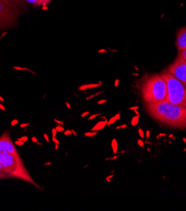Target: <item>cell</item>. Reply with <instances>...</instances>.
Returning a JSON list of instances; mask_svg holds the SVG:
<instances>
[{
  "instance_id": "cell-9",
  "label": "cell",
  "mask_w": 186,
  "mask_h": 211,
  "mask_svg": "<svg viewBox=\"0 0 186 211\" xmlns=\"http://www.w3.org/2000/svg\"><path fill=\"white\" fill-rule=\"evenodd\" d=\"M175 45L179 51H182L186 48V27L178 30Z\"/></svg>"
},
{
  "instance_id": "cell-39",
  "label": "cell",
  "mask_w": 186,
  "mask_h": 211,
  "mask_svg": "<svg viewBox=\"0 0 186 211\" xmlns=\"http://www.w3.org/2000/svg\"><path fill=\"white\" fill-rule=\"evenodd\" d=\"M106 99H102V100H100V101L97 102L98 104H105V103H106Z\"/></svg>"
},
{
  "instance_id": "cell-50",
  "label": "cell",
  "mask_w": 186,
  "mask_h": 211,
  "mask_svg": "<svg viewBox=\"0 0 186 211\" xmlns=\"http://www.w3.org/2000/svg\"><path fill=\"white\" fill-rule=\"evenodd\" d=\"M101 118H102V119H103V120H107V119H106V117H105V116H102Z\"/></svg>"
},
{
  "instance_id": "cell-47",
  "label": "cell",
  "mask_w": 186,
  "mask_h": 211,
  "mask_svg": "<svg viewBox=\"0 0 186 211\" xmlns=\"http://www.w3.org/2000/svg\"><path fill=\"white\" fill-rule=\"evenodd\" d=\"M59 146H60V145H57V144H55V151H58V149H59Z\"/></svg>"
},
{
  "instance_id": "cell-34",
  "label": "cell",
  "mask_w": 186,
  "mask_h": 211,
  "mask_svg": "<svg viewBox=\"0 0 186 211\" xmlns=\"http://www.w3.org/2000/svg\"><path fill=\"white\" fill-rule=\"evenodd\" d=\"M18 123H19V120H18V119H13L12 122H11V125H12V126H14V125H17Z\"/></svg>"
},
{
  "instance_id": "cell-51",
  "label": "cell",
  "mask_w": 186,
  "mask_h": 211,
  "mask_svg": "<svg viewBox=\"0 0 186 211\" xmlns=\"http://www.w3.org/2000/svg\"><path fill=\"white\" fill-rule=\"evenodd\" d=\"M118 85V80H116V83H115V86L117 87Z\"/></svg>"
},
{
  "instance_id": "cell-19",
  "label": "cell",
  "mask_w": 186,
  "mask_h": 211,
  "mask_svg": "<svg viewBox=\"0 0 186 211\" xmlns=\"http://www.w3.org/2000/svg\"><path fill=\"white\" fill-rule=\"evenodd\" d=\"M101 115H102V114H101V113H97V114H92V115H91V116L89 117L88 120H92V119H94L95 118H97V117H99V116H101Z\"/></svg>"
},
{
  "instance_id": "cell-15",
  "label": "cell",
  "mask_w": 186,
  "mask_h": 211,
  "mask_svg": "<svg viewBox=\"0 0 186 211\" xmlns=\"http://www.w3.org/2000/svg\"><path fill=\"white\" fill-rule=\"evenodd\" d=\"M13 69H15V70H19V71H29L30 72H31V73H33V74H34V75H36V73L34 72H33V71H31V70H30L29 68H19V67H13Z\"/></svg>"
},
{
  "instance_id": "cell-18",
  "label": "cell",
  "mask_w": 186,
  "mask_h": 211,
  "mask_svg": "<svg viewBox=\"0 0 186 211\" xmlns=\"http://www.w3.org/2000/svg\"><path fill=\"white\" fill-rule=\"evenodd\" d=\"M55 129H56L57 132H64V131H65L63 125H58L57 126L55 127Z\"/></svg>"
},
{
  "instance_id": "cell-26",
  "label": "cell",
  "mask_w": 186,
  "mask_h": 211,
  "mask_svg": "<svg viewBox=\"0 0 186 211\" xmlns=\"http://www.w3.org/2000/svg\"><path fill=\"white\" fill-rule=\"evenodd\" d=\"M127 125L124 124V125H119V126L116 127V130H122V129H125V128H127Z\"/></svg>"
},
{
  "instance_id": "cell-53",
  "label": "cell",
  "mask_w": 186,
  "mask_h": 211,
  "mask_svg": "<svg viewBox=\"0 0 186 211\" xmlns=\"http://www.w3.org/2000/svg\"><path fill=\"white\" fill-rule=\"evenodd\" d=\"M169 138H173V135H169Z\"/></svg>"
},
{
  "instance_id": "cell-21",
  "label": "cell",
  "mask_w": 186,
  "mask_h": 211,
  "mask_svg": "<svg viewBox=\"0 0 186 211\" xmlns=\"http://www.w3.org/2000/svg\"><path fill=\"white\" fill-rule=\"evenodd\" d=\"M102 93H103V92H99V93H95V94H93V95H92V96H89V97L86 98V100H90V99H92V98H93L98 96L99 94H102Z\"/></svg>"
},
{
  "instance_id": "cell-14",
  "label": "cell",
  "mask_w": 186,
  "mask_h": 211,
  "mask_svg": "<svg viewBox=\"0 0 186 211\" xmlns=\"http://www.w3.org/2000/svg\"><path fill=\"white\" fill-rule=\"evenodd\" d=\"M139 116H134L133 118L132 119V120H131V125H132V126H135V125H137L138 124V122H139Z\"/></svg>"
},
{
  "instance_id": "cell-41",
  "label": "cell",
  "mask_w": 186,
  "mask_h": 211,
  "mask_svg": "<svg viewBox=\"0 0 186 211\" xmlns=\"http://www.w3.org/2000/svg\"><path fill=\"white\" fill-rule=\"evenodd\" d=\"M166 135V134H164V133H160V134H158V135L156 137V139L158 140L159 137H164V136H165Z\"/></svg>"
},
{
  "instance_id": "cell-27",
  "label": "cell",
  "mask_w": 186,
  "mask_h": 211,
  "mask_svg": "<svg viewBox=\"0 0 186 211\" xmlns=\"http://www.w3.org/2000/svg\"><path fill=\"white\" fill-rule=\"evenodd\" d=\"M71 134H72L71 130H66V131H64V135H66V136H68V135H71Z\"/></svg>"
},
{
  "instance_id": "cell-46",
  "label": "cell",
  "mask_w": 186,
  "mask_h": 211,
  "mask_svg": "<svg viewBox=\"0 0 186 211\" xmlns=\"http://www.w3.org/2000/svg\"><path fill=\"white\" fill-rule=\"evenodd\" d=\"M0 178H7V177L5 175H4L3 173H0Z\"/></svg>"
},
{
  "instance_id": "cell-33",
  "label": "cell",
  "mask_w": 186,
  "mask_h": 211,
  "mask_svg": "<svg viewBox=\"0 0 186 211\" xmlns=\"http://www.w3.org/2000/svg\"><path fill=\"white\" fill-rule=\"evenodd\" d=\"M86 89H87V85H83V86L79 87V90L80 91H83V90H86Z\"/></svg>"
},
{
  "instance_id": "cell-37",
  "label": "cell",
  "mask_w": 186,
  "mask_h": 211,
  "mask_svg": "<svg viewBox=\"0 0 186 211\" xmlns=\"http://www.w3.org/2000/svg\"><path fill=\"white\" fill-rule=\"evenodd\" d=\"M89 114H90V112H89V111H86V112H84L83 114L80 115V117H81V118H84V117H86V115H89Z\"/></svg>"
},
{
  "instance_id": "cell-25",
  "label": "cell",
  "mask_w": 186,
  "mask_h": 211,
  "mask_svg": "<svg viewBox=\"0 0 186 211\" xmlns=\"http://www.w3.org/2000/svg\"><path fill=\"white\" fill-rule=\"evenodd\" d=\"M113 177H114V174H111V175H109V176H107V177H106V181L107 182H112L111 179H112Z\"/></svg>"
},
{
  "instance_id": "cell-12",
  "label": "cell",
  "mask_w": 186,
  "mask_h": 211,
  "mask_svg": "<svg viewBox=\"0 0 186 211\" xmlns=\"http://www.w3.org/2000/svg\"><path fill=\"white\" fill-rule=\"evenodd\" d=\"M112 152L114 153V155L118 154V140L116 139H112Z\"/></svg>"
},
{
  "instance_id": "cell-43",
  "label": "cell",
  "mask_w": 186,
  "mask_h": 211,
  "mask_svg": "<svg viewBox=\"0 0 186 211\" xmlns=\"http://www.w3.org/2000/svg\"><path fill=\"white\" fill-rule=\"evenodd\" d=\"M0 110H3V111H5L6 110V109H5V107L2 104H0Z\"/></svg>"
},
{
  "instance_id": "cell-52",
  "label": "cell",
  "mask_w": 186,
  "mask_h": 211,
  "mask_svg": "<svg viewBox=\"0 0 186 211\" xmlns=\"http://www.w3.org/2000/svg\"><path fill=\"white\" fill-rule=\"evenodd\" d=\"M37 145H39V146H43V144L42 143H39V142H37Z\"/></svg>"
},
{
  "instance_id": "cell-3",
  "label": "cell",
  "mask_w": 186,
  "mask_h": 211,
  "mask_svg": "<svg viewBox=\"0 0 186 211\" xmlns=\"http://www.w3.org/2000/svg\"><path fill=\"white\" fill-rule=\"evenodd\" d=\"M140 91L146 104H156L166 100V83L161 73L145 77L141 83Z\"/></svg>"
},
{
  "instance_id": "cell-48",
  "label": "cell",
  "mask_w": 186,
  "mask_h": 211,
  "mask_svg": "<svg viewBox=\"0 0 186 211\" xmlns=\"http://www.w3.org/2000/svg\"><path fill=\"white\" fill-rule=\"evenodd\" d=\"M134 112H135V114H137V116H139V117H140V114L138 113V110H134Z\"/></svg>"
},
{
  "instance_id": "cell-31",
  "label": "cell",
  "mask_w": 186,
  "mask_h": 211,
  "mask_svg": "<svg viewBox=\"0 0 186 211\" xmlns=\"http://www.w3.org/2000/svg\"><path fill=\"white\" fill-rule=\"evenodd\" d=\"M52 140H53V142L55 144H57V145H60V140L58 139H56V137H52Z\"/></svg>"
},
{
  "instance_id": "cell-7",
  "label": "cell",
  "mask_w": 186,
  "mask_h": 211,
  "mask_svg": "<svg viewBox=\"0 0 186 211\" xmlns=\"http://www.w3.org/2000/svg\"><path fill=\"white\" fill-rule=\"evenodd\" d=\"M0 151H5L12 154H18L15 146L13 145L10 139L9 131H6L5 133H4V135L0 137Z\"/></svg>"
},
{
  "instance_id": "cell-36",
  "label": "cell",
  "mask_w": 186,
  "mask_h": 211,
  "mask_svg": "<svg viewBox=\"0 0 186 211\" xmlns=\"http://www.w3.org/2000/svg\"><path fill=\"white\" fill-rule=\"evenodd\" d=\"M43 135H44V138H45V140H46V142H48V143H49V142H50V139H49V136H48V135H47L46 133H45V134H44Z\"/></svg>"
},
{
  "instance_id": "cell-5",
  "label": "cell",
  "mask_w": 186,
  "mask_h": 211,
  "mask_svg": "<svg viewBox=\"0 0 186 211\" xmlns=\"http://www.w3.org/2000/svg\"><path fill=\"white\" fill-rule=\"evenodd\" d=\"M18 14L4 0H0V30L18 26Z\"/></svg>"
},
{
  "instance_id": "cell-24",
  "label": "cell",
  "mask_w": 186,
  "mask_h": 211,
  "mask_svg": "<svg viewBox=\"0 0 186 211\" xmlns=\"http://www.w3.org/2000/svg\"><path fill=\"white\" fill-rule=\"evenodd\" d=\"M138 145L141 148H144V142L142 140H138Z\"/></svg>"
},
{
  "instance_id": "cell-1",
  "label": "cell",
  "mask_w": 186,
  "mask_h": 211,
  "mask_svg": "<svg viewBox=\"0 0 186 211\" xmlns=\"http://www.w3.org/2000/svg\"><path fill=\"white\" fill-rule=\"evenodd\" d=\"M148 114L165 125L176 129L186 130V107L176 105L167 100L156 103L146 104Z\"/></svg>"
},
{
  "instance_id": "cell-49",
  "label": "cell",
  "mask_w": 186,
  "mask_h": 211,
  "mask_svg": "<svg viewBox=\"0 0 186 211\" xmlns=\"http://www.w3.org/2000/svg\"><path fill=\"white\" fill-rule=\"evenodd\" d=\"M0 101H1V102H4V98L2 97L1 95H0Z\"/></svg>"
},
{
  "instance_id": "cell-23",
  "label": "cell",
  "mask_w": 186,
  "mask_h": 211,
  "mask_svg": "<svg viewBox=\"0 0 186 211\" xmlns=\"http://www.w3.org/2000/svg\"><path fill=\"white\" fill-rule=\"evenodd\" d=\"M15 145H17V146H24L25 144V142H24V141H22V140H17L15 142Z\"/></svg>"
},
{
  "instance_id": "cell-11",
  "label": "cell",
  "mask_w": 186,
  "mask_h": 211,
  "mask_svg": "<svg viewBox=\"0 0 186 211\" xmlns=\"http://www.w3.org/2000/svg\"><path fill=\"white\" fill-rule=\"evenodd\" d=\"M27 4H31L34 6H39V5H45L50 3L51 0H25Z\"/></svg>"
},
{
  "instance_id": "cell-8",
  "label": "cell",
  "mask_w": 186,
  "mask_h": 211,
  "mask_svg": "<svg viewBox=\"0 0 186 211\" xmlns=\"http://www.w3.org/2000/svg\"><path fill=\"white\" fill-rule=\"evenodd\" d=\"M6 4L12 8L16 13L20 15L27 9V3L25 0H4Z\"/></svg>"
},
{
  "instance_id": "cell-28",
  "label": "cell",
  "mask_w": 186,
  "mask_h": 211,
  "mask_svg": "<svg viewBox=\"0 0 186 211\" xmlns=\"http://www.w3.org/2000/svg\"><path fill=\"white\" fill-rule=\"evenodd\" d=\"M51 134H52V137H55V136H56V135H57V131H56L55 128H53V129H52Z\"/></svg>"
},
{
  "instance_id": "cell-16",
  "label": "cell",
  "mask_w": 186,
  "mask_h": 211,
  "mask_svg": "<svg viewBox=\"0 0 186 211\" xmlns=\"http://www.w3.org/2000/svg\"><path fill=\"white\" fill-rule=\"evenodd\" d=\"M98 131H90V132H86L84 135L86 137H93L95 135H97Z\"/></svg>"
},
{
  "instance_id": "cell-45",
  "label": "cell",
  "mask_w": 186,
  "mask_h": 211,
  "mask_svg": "<svg viewBox=\"0 0 186 211\" xmlns=\"http://www.w3.org/2000/svg\"><path fill=\"white\" fill-rule=\"evenodd\" d=\"M71 131H72V134L74 135V136H76V137L78 136V135H77V133H76V131H75V130H71Z\"/></svg>"
},
{
  "instance_id": "cell-32",
  "label": "cell",
  "mask_w": 186,
  "mask_h": 211,
  "mask_svg": "<svg viewBox=\"0 0 186 211\" xmlns=\"http://www.w3.org/2000/svg\"><path fill=\"white\" fill-rule=\"evenodd\" d=\"M145 137H146V140H148L149 139V137H150V131H149V130H148V131H146V135H145Z\"/></svg>"
},
{
  "instance_id": "cell-10",
  "label": "cell",
  "mask_w": 186,
  "mask_h": 211,
  "mask_svg": "<svg viewBox=\"0 0 186 211\" xmlns=\"http://www.w3.org/2000/svg\"><path fill=\"white\" fill-rule=\"evenodd\" d=\"M108 120H100L99 122L97 123V125L95 126H93L92 128V131H99L103 130L105 126H106Z\"/></svg>"
},
{
  "instance_id": "cell-22",
  "label": "cell",
  "mask_w": 186,
  "mask_h": 211,
  "mask_svg": "<svg viewBox=\"0 0 186 211\" xmlns=\"http://www.w3.org/2000/svg\"><path fill=\"white\" fill-rule=\"evenodd\" d=\"M119 155H118V154H116L114 156H112V157H108V158H106L105 159V161H113V160H116V159H118L119 157Z\"/></svg>"
},
{
  "instance_id": "cell-2",
  "label": "cell",
  "mask_w": 186,
  "mask_h": 211,
  "mask_svg": "<svg viewBox=\"0 0 186 211\" xmlns=\"http://www.w3.org/2000/svg\"><path fill=\"white\" fill-rule=\"evenodd\" d=\"M0 173L7 177H18L29 182L39 188H40L31 178L19 153L12 154L5 151H0Z\"/></svg>"
},
{
  "instance_id": "cell-44",
  "label": "cell",
  "mask_w": 186,
  "mask_h": 211,
  "mask_svg": "<svg viewBox=\"0 0 186 211\" xmlns=\"http://www.w3.org/2000/svg\"><path fill=\"white\" fill-rule=\"evenodd\" d=\"M52 163L53 162H51V161H49V162H45V163H44V167H45V166H50V165H52Z\"/></svg>"
},
{
  "instance_id": "cell-17",
  "label": "cell",
  "mask_w": 186,
  "mask_h": 211,
  "mask_svg": "<svg viewBox=\"0 0 186 211\" xmlns=\"http://www.w3.org/2000/svg\"><path fill=\"white\" fill-rule=\"evenodd\" d=\"M117 120H118V119H117V117H116V116L114 115L113 117H112V118H111L110 119H109V120L107 121V124H106V125H107V126H110V125H112V124H114V123L116 122Z\"/></svg>"
},
{
  "instance_id": "cell-30",
  "label": "cell",
  "mask_w": 186,
  "mask_h": 211,
  "mask_svg": "<svg viewBox=\"0 0 186 211\" xmlns=\"http://www.w3.org/2000/svg\"><path fill=\"white\" fill-rule=\"evenodd\" d=\"M54 121H55L56 124H58V125H64V122L63 121H61V120H59V119H54Z\"/></svg>"
},
{
  "instance_id": "cell-54",
  "label": "cell",
  "mask_w": 186,
  "mask_h": 211,
  "mask_svg": "<svg viewBox=\"0 0 186 211\" xmlns=\"http://www.w3.org/2000/svg\"><path fill=\"white\" fill-rule=\"evenodd\" d=\"M104 51H104V50H102V51H99V52H104Z\"/></svg>"
},
{
  "instance_id": "cell-4",
  "label": "cell",
  "mask_w": 186,
  "mask_h": 211,
  "mask_svg": "<svg viewBox=\"0 0 186 211\" xmlns=\"http://www.w3.org/2000/svg\"><path fill=\"white\" fill-rule=\"evenodd\" d=\"M166 83V100L173 104L185 105L186 102V85L165 69L161 72Z\"/></svg>"
},
{
  "instance_id": "cell-29",
  "label": "cell",
  "mask_w": 186,
  "mask_h": 211,
  "mask_svg": "<svg viewBox=\"0 0 186 211\" xmlns=\"http://www.w3.org/2000/svg\"><path fill=\"white\" fill-rule=\"evenodd\" d=\"M18 140H22V141H24V142H26L28 140H29V137L28 136H22V137H20V138H19Z\"/></svg>"
},
{
  "instance_id": "cell-55",
  "label": "cell",
  "mask_w": 186,
  "mask_h": 211,
  "mask_svg": "<svg viewBox=\"0 0 186 211\" xmlns=\"http://www.w3.org/2000/svg\"><path fill=\"white\" fill-rule=\"evenodd\" d=\"M185 107H186V102H185Z\"/></svg>"
},
{
  "instance_id": "cell-35",
  "label": "cell",
  "mask_w": 186,
  "mask_h": 211,
  "mask_svg": "<svg viewBox=\"0 0 186 211\" xmlns=\"http://www.w3.org/2000/svg\"><path fill=\"white\" fill-rule=\"evenodd\" d=\"M30 125V123H24V124H21L20 125V128H25V127H28Z\"/></svg>"
},
{
  "instance_id": "cell-20",
  "label": "cell",
  "mask_w": 186,
  "mask_h": 211,
  "mask_svg": "<svg viewBox=\"0 0 186 211\" xmlns=\"http://www.w3.org/2000/svg\"><path fill=\"white\" fill-rule=\"evenodd\" d=\"M138 134H139L140 138H141V139H144V137H145L144 131H143V129H141V128H138Z\"/></svg>"
},
{
  "instance_id": "cell-38",
  "label": "cell",
  "mask_w": 186,
  "mask_h": 211,
  "mask_svg": "<svg viewBox=\"0 0 186 211\" xmlns=\"http://www.w3.org/2000/svg\"><path fill=\"white\" fill-rule=\"evenodd\" d=\"M138 109H139V107H138V106H133V107H130V108H129L128 110H133V111H134V110H138Z\"/></svg>"
},
{
  "instance_id": "cell-42",
  "label": "cell",
  "mask_w": 186,
  "mask_h": 211,
  "mask_svg": "<svg viewBox=\"0 0 186 211\" xmlns=\"http://www.w3.org/2000/svg\"><path fill=\"white\" fill-rule=\"evenodd\" d=\"M65 105H66V107H67V109H69V110H70V109H71V104H69V102H67V101L65 102Z\"/></svg>"
},
{
  "instance_id": "cell-40",
  "label": "cell",
  "mask_w": 186,
  "mask_h": 211,
  "mask_svg": "<svg viewBox=\"0 0 186 211\" xmlns=\"http://www.w3.org/2000/svg\"><path fill=\"white\" fill-rule=\"evenodd\" d=\"M31 140H32V142H34V143H37V142H38V140H37V138H36L35 136H33V137L31 138Z\"/></svg>"
},
{
  "instance_id": "cell-13",
  "label": "cell",
  "mask_w": 186,
  "mask_h": 211,
  "mask_svg": "<svg viewBox=\"0 0 186 211\" xmlns=\"http://www.w3.org/2000/svg\"><path fill=\"white\" fill-rule=\"evenodd\" d=\"M178 57H179L180 59L184 60L186 62V48L182 50V51H179V54H178Z\"/></svg>"
},
{
  "instance_id": "cell-6",
  "label": "cell",
  "mask_w": 186,
  "mask_h": 211,
  "mask_svg": "<svg viewBox=\"0 0 186 211\" xmlns=\"http://www.w3.org/2000/svg\"><path fill=\"white\" fill-rule=\"evenodd\" d=\"M172 75L181 81L183 83L186 85V62L180 59L179 57H176L173 63H171L167 68Z\"/></svg>"
}]
</instances>
